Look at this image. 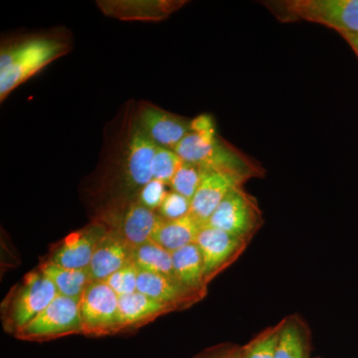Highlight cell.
Listing matches in <instances>:
<instances>
[{
	"label": "cell",
	"mask_w": 358,
	"mask_h": 358,
	"mask_svg": "<svg viewBox=\"0 0 358 358\" xmlns=\"http://www.w3.org/2000/svg\"><path fill=\"white\" fill-rule=\"evenodd\" d=\"M264 222L262 211L243 185L233 187L205 225L251 241Z\"/></svg>",
	"instance_id": "cell-5"
},
{
	"label": "cell",
	"mask_w": 358,
	"mask_h": 358,
	"mask_svg": "<svg viewBox=\"0 0 358 358\" xmlns=\"http://www.w3.org/2000/svg\"><path fill=\"white\" fill-rule=\"evenodd\" d=\"M157 212L164 220H176L185 217L192 212V200L171 190L167 193L166 199Z\"/></svg>",
	"instance_id": "cell-27"
},
{
	"label": "cell",
	"mask_w": 358,
	"mask_h": 358,
	"mask_svg": "<svg viewBox=\"0 0 358 358\" xmlns=\"http://www.w3.org/2000/svg\"><path fill=\"white\" fill-rule=\"evenodd\" d=\"M173 254L174 277L179 284L201 300L207 292L203 261L196 243L176 250Z\"/></svg>",
	"instance_id": "cell-17"
},
{
	"label": "cell",
	"mask_w": 358,
	"mask_h": 358,
	"mask_svg": "<svg viewBox=\"0 0 358 358\" xmlns=\"http://www.w3.org/2000/svg\"><path fill=\"white\" fill-rule=\"evenodd\" d=\"M136 291L173 310L189 307L200 300L196 294L188 291L176 279L145 271L138 272Z\"/></svg>",
	"instance_id": "cell-16"
},
{
	"label": "cell",
	"mask_w": 358,
	"mask_h": 358,
	"mask_svg": "<svg viewBox=\"0 0 358 358\" xmlns=\"http://www.w3.org/2000/svg\"><path fill=\"white\" fill-rule=\"evenodd\" d=\"M39 270L51 280L59 294L74 300L79 301L85 289L93 282L89 268L75 270L61 267L50 261H46L40 266Z\"/></svg>",
	"instance_id": "cell-21"
},
{
	"label": "cell",
	"mask_w": 358,
	"mask_h": 358,
	"mask_svg": "<svg viewBox=\"0 0 358 358\" xmlns=\"http://www.w3.org/2000/svg\"><path fill=\"white\" fill-rule=\"evenodd\" d=\"M58 294L53 282L39 268L26 275L10 300L7 301L4 312L6 331L15 336L43 312Z\"/></svg>",
	"instance_id": "cell-4"
},
{
	"label": "cell",
	"mask_w": 358,
	"mask_h": 358,
	"mask_svg": "<svg viewBox=\"0 0 358 358\" xmlns=\"http://www.w3.org/2000/svg\"><path fill=\"white\" fill-rule=\"evenodd\" d=\"M157 148L141 129L138 122L134 121L122 159V176L129 189L138 192L152 180V162Z\"/></svg>",
	"instance_id": "cell-9"
},
{
	"label": "cell",
	"mask_w": 358,
	"mask_h": 358,
	"mask_svg": "<svg viewBox=\"0 0 358 358\" xmlns=\"http://www.w3.org/2000/svg\"><path fill=\"white\" fill-rule=\"evenodd\" d=\"M157 212L143 206L134 199L110 217V229L115 230L134 248L152 241V234L159 224Z\"/></svg>",
	"instance_id": "cell-12"
},
{
	"label": "cell",
	"mask_w": 358,
	"mask_h": 358,
	"mask_svg": "<svg viewBox=\"0 0 358 358\" xmlns=\"http://www.w3.org/2000/svg\"><path fill=\"white\" fill-rule=\"evenodd\" d=\"M174 150L185 162L206 171L230 174L243 183L249 179L262 178L266 173L260 164L220 138L217 131H192Z\"/></svg>",
	"instance_id": "cell-1"
},
{
	"label": "cell",
	"mask_w": 358,
	"mask_h": 358,
	"mask_svg": "<svg viewBox=\"0 0 358 358\" xmlns=\"http://www.w3.org/2000/svg\"><path fill=\"white\" fill-rule=\"evenodd\" d=\"M134 263L140 271L164 275L176 279L173 254L155 242L150 241L134 248Z\"/></svg>",
	"instance_id": "cell-22"
},
{
	"label": "cell",
	"mask_w": 358,
	"mask_h": 358,
	"mask_svg": "<svg viewBox=\"0 0 358 358\" xmlns=\"http://www.w3.org/2000/svg\"><path fill=\"white\" fill-rule=\"evenodd\" d=\"M243 185L230 174L203 169L201 182L192 200L190 213L205 225L228 192L235 186Z\"/></svg>",
	"instance_id": "cell-15"
},
{
	"label": "cell",
	"mask_w": 358,
	"mask_h": 358,
	"mask_svg": "<svg viewBox=\"0 0 358 358\" xmlns=\"http://www.w3.org/2000/svg\"><path fill=\"white\" fill-rule=\"evenodd\" d=\"M138 272L140 270L136 264L131 262L117 270L103 282H105L117 296L134 293L138 286Z\"/></svg>",
	"instance_id": "cell-26"
},
{
	"label": "cell",
	"mask_w": 358,
	"mask_h": 358,
	"mask_svg": "<svg viewBox=\"0 0 358 358\" xmlns=\"http://www.w3.org/2000/svg\"><path fill=\"white\" fill-rule=\"evenodd\" d=\"M183 160L176 150L166 148H157L152 162V179L171 185L176 171L182 164Z\"/></svg>",
	"instance_id": "cell-25"
},
{
	"label": "cell",
	"mask_w": 358,
	"mask_h": 358,
	"mask_svg": "<svg viewBox=\"0 0 358 358\" xmlns=\"http://www.w3.org/2000/svg\"><path fill=\"white\" fill-rule=\"evenodd\" d=\"M82 334L102 336L119 333V296L105 282H92L79 300Z\"/></svg>",
	"instance_id": "cell-7"
},
{
	"label": "cell",
	"mask_w": 358,
	"mask_h": 358,
	"mask_svg": "<svg viewBox=\"0 0 358 358\" xmlns=\"http://www.w3.org/2000/svg\"><path fill=\"white\" fill-rule=\"evenodd\" d=\"M136 121L157 147L176 150L181 141L192 133V121L145 103L138 110Z\"/></svg>",
	"instance_id": "cell-10"
},
{
	"label": "cell",
	"mask_w": 358,
	"mask_h": 358,
	"mask_svg": "<svg viewBox=\"0 0 358 358\" xmlns=\"http://www.w3.org/2000/svg\"><path fill=\"white\" fill-rule=\"evenodd\" d=\"M179 0H106L98 6L106 15L122 20L159 21L185 6Z\"/></svg>",
	"instance_id": "cell-14"
},
{
	"label": "cell",
	"mask_w": 358,
	"mask_h": 358,
	"mask_svg": "<svg viewBox=\"0 0 358 358\" xmlns=\"http://www.w3.org/2000/svg\"><path fill=\"white\" fill-rule=\"evenodd\" d=\"M167 185L162 181L152 179L138 192L136 200L143 206L157 212L167 195Z\"/></svg>",
	"instance_id": "cell-28"
},
{
	"label": "cell",
	"mask_w": 358,
	"mask_h": 358,
	"mask_svg": "<svg viewBox=\"0 0 358 358\" xmlns=\"http://www.w3.org/2000/svg\"><path fill=\"white\" fill-rule=\"evenodd\" d=\"M203 226L192 213L176 220L162 218L152 234V241L173 253L176 250L195 243Z\"/></svg>",
	"instance_id": "cell-19"
},
{
	"label": "cell",
	"mask_w": 358,
	"mask_h": 358,
	"mask_svg": "<svg viewBox=\"0 0 358 358\" xmlns=\"http://www.w3.org/2000/svg\"><path fill=\"white\" fill-rule=\"evenodd\" d=\"M195 243L201 253L205 281L208 284L224 268L237 260L250 241L225 231L204 225Z\"/></svg>",
	"instance_id": "cell-8"
},
{
	"label": "cell",
	"mask_w": 358,
	"mask_h": 358,
	"mask_svg": "<svg viewBox=\"0 0 358 358\" xmlns=\"http://www.w3.org/2000/svg\"><path fill=\"white\" fill-rule=\"evenodd\" d=\"M75 334H82L79 301L58 294L15 336L22 341H44Z\"/></svg>",
	"instance_id": "cell-6"
},
{
	"label": "cell",
	"mask_w": 358,
	"mask_h": 358,
	"mask_svg": "<svg viewBox=\"0 0 358 358\" xmlns=\"http://www.w3.org/2000/svg\"><path fill=\"white\" fill-rule=\"evenodd\" d=\"M69 51V45L52 37L40 36L6 46L0 53V99L40 70Z\"/></svg>",
	"instance_id": "cell-2"
},
{
	"label": "cell",
	"mask_w": 358,
	"mask_h": 358,
	"mask_svg": "<svg viewBox=\"0 0 358 358\" xmlns=\"http://www.w3.org/2000/svg\"><path fill=\"white\" fill-rule=\"evenodd\" d=\"M107 231L105 224L94 222L71 233L61 242L48 261L61 267L87 270L99 242Z\"/></svg>",
	"instance_id": "cell-11"
},
{
	"label": "cell",
	"mask_w": 358,
	"mask_h": 358,
	"mask_svg": "<svg viewBox=\"0 0 358 358\" xmlns=\"http://www.w3.org/2000/svg\"><path fill=\"white\" fill-rule=\"evenodd\" d=\"M202 176H203V169L201 167L183 160L182 164L176 171L169 186L173 192L192 200L199 189Z\"/></svg>",
	"instance_id": "cell-24"
},
{
	"label": "cell",
	"mask_w": 358,
	"mask_h": 358,
	"mask_svg": "<svg viewBox=\"0 0 358 358\" xmlns=\"http://www.w3.org/2000/svg\"><path fill=\"white\" fill-rule=\"evenodd\" d=\"M193 358H242L241 348L231 343H224L207 348Z\"/></svg>",
	"instance_id": "cell-29"
},
{
	"label": "cell",
	"mask_w": 358,
	"mask_h": 358,
	"mask_svg": "<svg viewBox=\"0 0 358 358\" xmlns=\"http://www.w3.org/2000/svg\"><path fill=\"white\" fill-rule=\"evenodd\" d=\"M173 308L145 296L140 292L119 296L120 331L138 327L155 320Z\"/></svg>",
	"instance_id": "cell-18"
},
{
	"label": "cell",
	"mask_w": 358,
	"mask_h": 358,
	"mask_svg": "<svg viewBox=\"0 0 358 358\" xmlns=\"http://www.w3.org/2000/svg\"><path fill=\"white\" fill-rule=\"evenodd\" d=\"M310 348L312 336L307 322L296 315L285 317L275 358H308Z\"/></svg>",
	"instance_id": "cell-20"
},
{
	"label": "cell",
	"mask_w": 358,
	"mask_h": 358,
	"mask_svg": "<svg viewBox=\"0 0 358 358\" xmlns=\"http://www.w3.org/2000/svg\"><path fill=\"white\" fill-rule=\"evenodd\" d=\"M192 131L193 133H213L216 131L215 122L213 117L208 115H201L192 121Z\"/></svg>",
	"instance_id": "cell-30"
},
{
	"label": "cell",
	"mask_w": 358,
	"mask_h": 358,
	"mask_svg": "<svg viewBox=\"0 0 358 358\" xmlns=\"http://www.w3.org/2000/svg\"><path fill=\"white\" fill-rule=\"evenodd\" d=\"M267 6L285 22L310 21L333 28L348 44L358 39V0H284Z\"/></svg>",
	"instance_id": "cell-3"
},
{
	"label": "cell",
	"mask_w": 358,
	"mask_h": 358,
	"mask_svg": "<svg viewBox=\"0 0 358 358\" xmlns=\"http://www.w3.org/2000/svg\"><path fill=\"white\" fill-rule=\"evenodd\" d=\"M350 46L352 47L353 50H355V54H357V57H358V39L355 40V42H352V43L350 44Z\"/></svg>",
	"instance_id": "cell-31"
},
{
	"label": "cell",
	"mask_w": 358,
	"mask_h": 358,
	"mask_svg": "<svg viewBox=\"0 0 358 358\" xmlns=\"http://www.w3.org/2000/svg\"><path fill=\"white\" fill-rule=\"evenodd\" d=\"M281 329L282 320L279 324L264 329L241 348L242 358H275Z\"/></svg>",
	"instance_id": "cell-23"
},
{
	"label": "cell",
	"mask_w": 358,
	"mask_h": 358,
	"mask_svg": "<svg viewBox=\"0 0 358 358\" xmlns=\"http://www.w3.org/2000/svg\"><path fill=\"white\" fill-rule=\"evenodd\" d=\"M134 248L115 230L108 228L95 250L89 272L92 281L103 282L117 270L134 262Z\"/></svg>",
	"instance_id": "cell-13"
}]
</instances>
